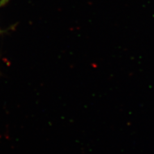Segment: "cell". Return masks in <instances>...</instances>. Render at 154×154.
<instances>
[{
  "instance_id": "cell-1",
  "label": "cell",
  "mask_w": 154,
  "mask_h": 154,
  "mask_svg": "<svg viewBox=\"0 0 154 154\" xmlns=\"http://www.w3.org/2000/svg\"><path fill=\"white\" fill-rule=\"evenodd\" d=\"M8 0H1V1H0V8H2V7L8 3ZM3 32H4V30H2V29L0 28V35H1Z\"/></svg>"
}]
</instances>
